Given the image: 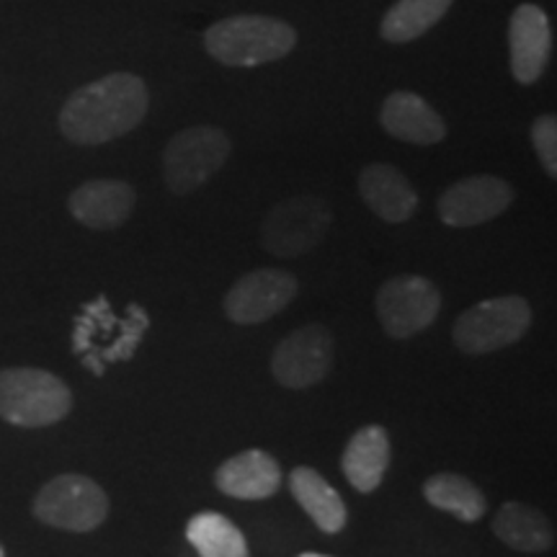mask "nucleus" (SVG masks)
Listing matches in <instances>:
<instances>
[{
	"label": "nucleus",
	"instance_id": "f257e3e1",
	"mask_svg": "<svg viewBox=\"0 0 557 557\" xmlns=\"http://www.w3.org/2000/svg\"><path fill=\"white\" fill-rule=\"evenodd\" d=\"M150 94L143 78L111 73L75 90L60 111V129L75 145H103L145 120Z\"/></svg>",
	"mask_w": 557,
	"mask_h": 557
},
{
	"label": "nucleus",
	"instance_id": "f03ea898",
	"mask_svg": "<svg viewBox=\"0 0 557 557\" xmlns=\"http://www.w3.org/2000/svg\"><path fill=\"white\" fill-rule=\"evenodd\" d=\"M297 34L269 16H230L205 32V47L227 67H259L295 50Z\"/></svg>",
	"mask_w": 557,
	"mask_h": 557
},
{
	"label": "nucleus",
	"instance_id": "7ed1b4c3",
	"mask_svg": "<svg viewBox=\"0 0 557 557\" xmlns=\"http://www.w3.org/2000/svg\"><path fill=\"white\" fill-rule=\"evenodd\" d=\"M73 408V393L58 374L45 369H0V418L21 429L62 421Z\"/></svg>",
	"mask_w": 557,
	"mask_h": 557
},
{
	"label": "nucleus",
	"instance_id": "20e7f679",
	"mask_svg": "<svg viewBox=\"0 0 557 557\" xmlns=\"http://www.w3.org/2000/svg\"><path fill=\"white\" fill-rule=\"evenodd\" d=\"M529 325L532 308L524 297H491L457 318L451 338L465 354H491L524 338Z\"/></svg>",
	"mask_w": 557,
	"mask_h": 557
},
{
	"label": "nucleus",
	"instance_id": "39448f33",
	"mask_svg": "<svg viewBox=\"0 0 557 557\" xmlns=\"http://www.w3.org/2000/svg\"><path fill=\"white\" fill-rule=\"evenodd\" d=\"M34 517L65 532H94L109 517V496L86 475H58L34 498Z\"/></svg>",
	"mask_w": 557,
	"mask_h": 557
},
{
	"label": "nucleus",
	"instance_id": "423d86ee",
	"mask_svg": "<svg viewBox=\"0 0 557 557\" xmlns=\"http://www.w3.org/2000/svg\"><path fill=\"white\" fill-rule=\"evenodd\" d=\"M230 150L233 145L218 127L197 124V127L178 132L163 152L165 186L173 194L197 191L227 163Z\"/></svg>",
	"mask_w": 557,
	"mask_h": 557
},
{
	"label": "nucleus",
	"instance_id": "0eeeda50",
	"mask_svg": "<svg viewBox=\"0 0 557 557\" xmlns=\"http://www.w3.org/2000/svg\"><path fill=\"white\" fill-rule=\"evenodd\" d=\"M333 222V209L325 199L302 194L276 205L261 225L263 248L276 259H297L310 253L325 238Z\"/></svg>",
	"mask_w": 557,
	"mask_h": 557
},
{
	"label": "nucleus",
	"instance_id": "6e6552de",
	"mask_svg": "<svg viewBox=\"0 0 557 557\" xmlns=\"http://www.w3.org/2000/svg\"><path fill=\"white\" fill-rule=\"evenodd\" d=\"M442 310V292L416 274L393 276L377 292V318L387 336L413 338L426 331Z\"/></svg>",
	"mask_w": 557,
	"mask_h": 557
},
{
	"label": "nucleus",
	"instance_id": "1a4fd4ad",
	"mask_svg": "<svg viewBox=\"0 0 557 557\" xmlns=\"http://www.w3.org/2000/svg\"><path fill=\"white\" fill-rule=\"evenodd\" d=\"M333 364V336L325 325H305L289 333L271 357V372L278 385L305 389L318 385Z\"/></svg>",
	"mask_w": 557,
	"mask_h": 557
},
{
	"label": "nucleus",
	"instance_id": "9d476101",
	"mask_svg": "<svg viewBox=\"0 0 557 557\" xmlns=\"http://www.w3.org/2000/svg\"><path fill=\"white\" fill-rule=\"evenodd\" d=\"M297 289V278L289 271H248L225 295V315L238 325H259L287 308Z\"/></svg>",
	"mask_w": 557,
	"mask_h": 557
},
{
	"label": "nucleus",
	"instance_id": "9b49d317",
	"mask_svg": "<svg viewBox=\"0 0 557 557\" xmlns=\"http://www.w3.org/2000/svg\"><path fill=\"white\" fill-rule=\"evenodd\" d=\"M513 201L511 184L496 176H470L438 197V220L449 227H475L496 220Z\"/></svg>",
	"mask_w": 557,
	"mask_h": 557
},
{
	"label": "nucleus",
	"instance_id": "f8f14e48",
	"mask_svg": "<svg viewBox=\"0 0 557 557\" xmlns=\"http://www.w3.org/2000/svg\"><path fill=\"white\" fill-rule=\"evenodd\" d=\"M553 52V26L547 13L534 3H521L508 24L511 73L521 86H532L545 73Z\"/></svg>",
	"mask_w": 557,
	"mask_h": 557
},
{
	"label": "nucleus",
	"instance_id": "ddd939ff",
	"mask_svg": "<svg viewBox=\"0 0 557 557\" xmlns=\"http://www.w3.org/2000/svg\"><path fill=\"white\" fill-rule=\"evenodd\" d=\"M135 189L127 181H88L70 194V212L90 230H114L129 220L135 209Z\"/></svg>",
	"mask_w": 557,
	"mask_h": 557
},
{
	"label": "nucleus",
	"instance_id": "4468645a",
	"mask_svg": "<svg viewBox=\"0 0 557 557\" xmlns=\"http://www.w3.org/2000/svg\"><path fill=\"white\" fill-rule=\"evenodd\" d=\"M214 485L230 498L263 500L274 496L282 485V468L269 451L248 449L220 465Z\"/></svg>",
	"mask_w": 557,
	"mask_h": 557
},
{
	"label": "nucleus",
	"instance_id": "2eb2a0df",
	"mask_svg": "<svg viewBox=\"0 0 557 557\" xmlns=\"http://www.w3.org/2000/svg\"><path fill=\"white\" fill-rule=\"evenodd\" d=\"M380 124L389 137L410 145H436L447 137V124L418 94L395 90L380 111Z\"/></svg>",
	"mask_w": 557,
	"mask_h": 557
},
{
	"label": "nucleus",
	"instance_id": "dca6fc26",
	"mask_svg": "<svg viewBox=\"0 0 557 557\" xmlns=\"http://www.w3.org/2000/svg\"><path fill=\"white\" fill-rule=\"evenodd\" d=\"M359 194L377 218L408 222L418 209V194L403 171L389 163H372L359 173Z\"/></svg>",
	"mask_w": 557,
	"mask_h": 557
},
{
	"label": "nucleus",
	"instance_id": "f3484780",
	"mask_svg": "<svg viewBox=\"0 0 557 557\" xmlns=\"http://www.w3.org/2000/svg\"><path fill=\"white\" fill-rule=\"evenodd\" d=\"M389 468V436L385 426L359 429L357 434L348 438L344 457H341V470L351 487L359 493L377 491L382 478Z\"/></svg>",
	"mask_w": 557,
	"mask_h": 557
},
{
	"label": "nucleus",
	"instance_id": "a211bd4d",
	"mask_svg": "<svg viewBox=\"0 0 557 557\" xmlns=\"http://www.w3.org/2000/svg\"><path fill=\"white\" fill-rule=\"evenodd\" d=\"M289 491L302 511L325 534H338L346 527V504L329 480L312 468H295L289 475Z\"/></svg>",
	"mask_w": 557,
	"mask_h": 557
},
{
	"label": "nucleus",
	"instance_id": "6ab92c4d",
	"mask_svg": "<svg viewBox=\"0 0 557 557\" xmlns=\"http://www.w3.org/2000/svg\"><path fill=\"white\" fill-rule=\"evenodd\" d=\"M493 534L519 553H547L555 545V529L540 508L506 500L493 519Z\"/></svg>",
	"mask_w": 557,
	"mask_h": 557
},
{
	"label": "nucleus",
	"instance_id": "aec40b11",
	"mask_svg": "<svg viewBox=\"0 0 557 557\" xmlns=\"http://www.w3.org/2000/svg\"><path fill=\"white\" fill-rule=\"evenodd\" d=\"M455 0H398L382 16L380 34L389 45H408L447 16Z\"/></svg>",
	"mask_w": 557,
	"mask_h": 557
},
{
	"label": "nucleus",
	"instance_id": "412c9836",
	"mask_svg": "<svg viewBox=\"0 0 557 557\" xmlns=\"http://www.w3.org/2000/svg\"><path fill=\"white\" fill-rule=\"evenodd\" d=\"M423 498L438 511H447L465 524H475L485 517L487 500L475 483L455 472H438L423 483Z\"/></svg>",
	"mask_w": 557,
	"mask_h": 557
},
{
	"label": "nucleus",
	"instance_id": "4be33fe9",
	"mask_svg": "<svg viewBox=\"0 0 557 557\" xmlns=\"http://www.w3.org/2000/svg\"><path fill=\"white\" fill-rule=\"evenodd\" d=\"M186 540L199 557H250L243 532L218 511H201L186 524Z\"/></svg>",
	"mask_w": 557,
	"mask_h": 557
},
{
	"label": "nucleus",
	"instance_id": "5701e85b",
	"mask_svg": "<svg viewBox=\"0 0 557 557\" xmlns=\"http://www.w3.org/2000/svg\"><path fill=\"white\" fill-rule=\"evenodd\" d=\"M532 143L542 169L549 178L557 176V120L555 114H542L532 124Z\"/></svg>",
	"mask_w": 557,
	"mask_h": 557
},
{
	"label": "nucleus",
	"instance_id": "b1692460",
	"mask_svg": "<svg viewBox=\"0 0 557 557\" xmlns=\"http://www.w3.org/2000/svg\"><path fill=\"white\" fill-rule=\"evenodd\" d=\"M299 557H331V555H320V553H302Z\"/></svg>",
	"mask_w": 557,
	"mask_h": 557
},
{
	"label": "nucleus",
	"instance_id": "393cba45",
	"mask_svg": "<svg viewBox=\"0 0 557 557\" xmlns=\"http://www.w3.org/2000/svg\"><path fill=\"white\" fill-rule=\"evenodd\" d=\"M0 557H5V549H3V545H0Z\"/></svg>",
	"mask_w": 557,
	"mask_h": 557
}]
</instances>
